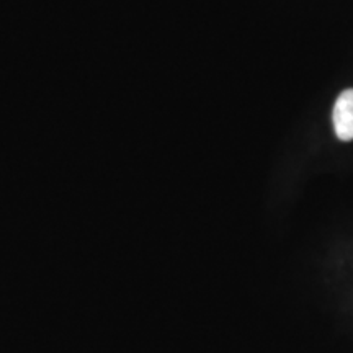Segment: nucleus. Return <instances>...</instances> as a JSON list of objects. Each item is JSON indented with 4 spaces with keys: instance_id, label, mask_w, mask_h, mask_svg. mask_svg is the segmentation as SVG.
Here are the masks:
<instances>
[{
    "instance_id": "1",
    "label": "nucleus",
    "mask_w": 353,
    "mask_h": 353,
    "mask_svg": "<svg viewBox=\"0 0 353 353\" xmlns=\"http://www.w3.org/2000/svg\"><path fill=\"white\" fill-rule=\"evenodd\" d=\"M335 134L341 141L353 139V88L342 92L334 107Z\"/></svg>"
}]
</instances>
